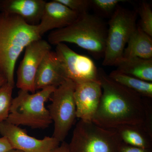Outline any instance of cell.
<instances>
[{
    "label": "cell",
    "mask_w": 152,
    "mask_h": 152,
    "mask_svg": "<svg viewBox=\"0 0 152 152\" xmlns=\"http://www.w3.org/2000/svg\"><path fill=\"white\" fill-rule=\"evenodd\" d=\"M123 143L115 130L80 120L68 145L70 152H119Z\"/></svg>",
    "instance_id": "cell-5"
},
{
    "label": "cell",
    "mask_w": 152,
    "mask_h": 152,
    "mask_svg": "<svg viewBox=\"0 0 152 152\" xmlns=\"http://www.w3.org/2000/svg\"><path fill=\"white\" fill-rule=\"evenodd\" d=\"M126 1L124 0H92L91 1V6L98 10L105 13L114 12L119 3Z\"/></svg>",
    "instance_id": "cell-22"
},
{
    "label": "cell",
    "mask_w": 152,
    "mask_h": 152,
    "mask_svg": "<svg viewBox=\"0 0 152 152\" xmlns=\"http://www.w3.org/2000/svg\"><path fill=\"white\" fill-rule=\"evenodd\" d=\"M102 95L100 81L85 82L76 85L74 96L77 118L92 121Z\"/></svg>",
    "instance_id": "cell-11"
},
{
    "label": "cell",
    "mask_w": 152,
    "mask_h": 152,
    "mask_svg": "<svg viewBox=\"0 0 152 152\" xmlns=\"http://www.w3.org/2000/svg\"><path fill=\"white\" fill-rule=\"evenodd\" d=\"M76 84L66 79L55 89L50 99L49 112L54 123L53 136L60 142H64L77 118L74 94Z\"/></svg>",
    "instance_id": "cell-7"
},
{
    "label": "cell",
    "mask_w": 152,
    "mask_h": 152,
    "mask_svg": "<svg viewBox=\"0 0 152 152\" xmlns=\"http://www.w3.org/2000/svg\"><path fill=\"white\" fill-rule=\"evenodd\" d=\"M152 148H141L132 146L123 143L120 147L119 152H152Z\"/></svg>",
    "instance_id": "cell-23"
},
{
    "label": "cell",
    "mask_w": 152,
    "mask_h": 152,
    "mask_svg": "<svg viewBox=\"0 0 152 152\" xmlns=\"http://www.w3.org/2000/svg\"><path fill=\"white\" fill-rule=\"evenodd\" d=\"M108 27L102 19L88 12L79 15L68 26L52 31L48 36L50 45L75 44L96 58H103Z\"/></svg>",
    "instance_id": "cell-3"
},
{
    "label": "cell",
    "mask_w": 152,
    "mask_h": 152,
    "mask_svg": "<svg viewBox=\"0 0 152 152\" xmlns=\"http://www.w3.org/2000/svg\"><path fill=\"white\" fill-rule=\"evenodd\" d=\"M126 46L123 58L152 59V37L139 26L132 33Z\"/></svg>",
    "instance_id": "cell-15"
},
{
    "label": "cell",
    "mask_w": 152,
    "mask_h": 152,
    "mask_svg": "<svg viewBox=\"0 0 152 152\" xmlns=\"http://www.w3.org/2000/svg\"><path fill=\"white\" fill-rule=\"evenodd\" d=\"M56 88L48 87L37 93L20 90L13 99L7 121L17 126H28L34 129H45L53 123L46 102Z\"/></svg>",
    "instance_id": "cell-4"
},
{
    "label": "cell",
    "mask_w": 152,
    "mask_h": 152,
    "mask_svg": "<svg viewBox=\"0 0 152 152\" xmlns=\"http://www.w3.org/2000/svg\"><path fill=\"white\" fill-rule=\"evenodd\" d=\"M43 0H1V12L16 15L28 24H39L45 5Z\"/></svg>",
    "instance_id": "cell-14"
},
{
    "label": "cell",
    "mask_w": 152,
    "mask_h": 152,
    "mask_svg": "<svg viewBox=\"0 0 152 152\" xmlns=\"http://www.w3.org/2000/svg\"><path fill=\"white\" fill-rule=\"evenodd\" d=\"M53 152H70L68 148V143L64 141L62 142V143Z\"/></svg>",
    "instance_id": "cell-25"
},
{
    "label": "cell",
    "mask_w": 152,
    "mask_h": 152,
    "mask_svg": "<svg viewBox=\"0 0 152 152\" xmlns=\"http://www.w3.org/2000/svg\"><path fill=\"white\" fill-rule=\"evenodd\" d=\"M126 145L143 149L152 148V135L143 128L126 126L115 130Z\"/></svg>",
    "instance_id": "cell-17"
},
{
    "label": "cell",
    "mask_w": 152,
    "mask_h": 152,
    "mask_svg": "<svg viewBox=\"0 0 152 152\" xmlns=\"http://www.w3.org/2000/svg\"><path fill=\"white\" fill-rule=\"evenodd\" d=\"M115 66L117 70L145 81H152V59L123 58Z\"/></svg>",
    "instance_id": "cell-16"
},
{
    "label": "cell",
    "mask_w": 152,
    "mask_h": 152,
    "mask_svg": "<svg viewBox=\"0 0 152 152\" xmlns=\"http://www.w3.org/2000/svg\"><path fill=\"white\" fill-rule=\"evenodd\" d=\"M102 95L92 122L101 127L116 130L126 126L143 128L152 135V107L149 98L114 81L98 69Z\"/></svg>",
    "instance_id": "cell-1"
},
{
    "label": "cell",
    "mask_w": 152,
    "mask_h": 152,
    "mask_svg": "<svg viewBox=\"0 0 152 152\" xmlns=\"http://www.w3.org/2000/svg\"><path fill=\"white\" fill-rule=\"evenodd\" d=\"M139 13L141 18L140 28L152 37V10L151 5L147 2H142Z\"/></svg>",
    "instance_id": "cell-20"
},
{
    "label": "cell",
    "mask_w": 152,
    "mask_h": 152,
    "mask_svg": "<svg viewBox=\"0 0 152 152\" xmlns=\"http://www.w3.org/2000/svg\"><path fill=\"white\" fill-rule=\"evenodd\" d=\"M66 79L56 52L50 51L44 56L37 71L36 90L48 87L56 88Z\"/></svg>",
    "instance_id": "cell-13"
},
{
    "label": "cell",
    "mask_w": 152,
    "mask_h": 152,
    "mask_svg": "<svg viewBox=\"0 0 152 152\" xmlns=\"http://www.w3.org/2000/svg\"><path fill=\"white\" fill-rule=\"evenodd\" d=\"M137 13L119 6L109 22L102 65L115 66L123 53L132 33L137 26Z\"/></svg>",
    "instance_id": "cell-6"
},
{
    "label": "cell",
    "mask_w": 152,
    "mask_h": 152,
    "mask_svg": "<svg viewBox=\"0 0 152 152\" xmlns=\"http://www.w3.org/2000/svg\"><path fill=\"white\" fill-rule=\"evenodd\" d=\"M23 58L17 71L16 86L20 90L35 93L36 74L41 62L48 52L50 44L42 39L33 41L25 48Z\"/></svg>",
    "instance_id": "cell-9"
},
{
    "label": "cell",
    "mask_w": 152,
    "mask_h": 152,
    "mask_svg": "<svg viewBox=\"0 0 152 152\" xmlns=\"http://www.w3.org/2000/svg\"><path fill=\"white\" fill-rule=\"evenodd\" d=\"M14 88L7 83L0 87V123L5 121L8 118Z\"/></svg>",
    "instance_id": "cell-19"
},
{
    "label": "cell",
    "mask_w": 152,
    "mask_h": 152,
    "mask_svg": "<svg viewBox=\"0 0 152 152\" xmlns=\"http://www.w3.org/2000/svg\"><path fill=\"white\" fill-rule=\"evenodd\" d=\"M58 1L78 15L88 12V10L91 6V1L89 0H58Z\"/></svg>",
    "instance_id": "cell-21"
},
{
    "label": "cell",
    "mask_w": 152,
    "mask_h": 152,
    "mask_svg": "<svg viewBox=\"0 0 152 152\" xmlns=\"http://www.w3.org/2000/svg\"><path fill=\"white\" fill-rule=\"evenodd\" d=\"M13 149L10 143L6 137H0V152H10Z\"/></svg>",
    "instance_id": "cell-24"
},
{
    "label": "cell",
    "mask_w": 152,
    "mask_h": 152,
    "mask_svg": "<svg viewBox=\"0 0 152 152\" xmlns=\"http://www.w3.org/2000/svg\"><path fill=\"white\" fill-rule=\"evenodd\" d=\"M0 134L8 140L14 149L23 152H53L61 143L53 137L36 138L7 121L0 123Z\"/></svg>",
    "instance_id": "cell-10"
},
{
    "label": "cell",
    "mask_w": 152,
    "mask_h": 152,
    "mask_svg": "<svg viewBox=\"0 0 152 152\" xmlns=\"http://www.w3.org/2000/svg\"><path fill=\"white\" fill-rule=\"evenodd\" d=\"M55 52L66 77L76 85L99 80L98 69L90 57L79 54L65 43L57 45Z\"/></svg>",
    "instance_id": "cell-8"
},
{
    "label": "cell",
    "mask_w": 152,
    "mask_h": 152,
    "mask_svg": "<svg viewBox=\"0 0 152 152\" xmlns=\"http://www.w3.org/2000/svg\"><path fill=\"white\" fill-rule=\"evenodd\" d=\"M78 15L58 0L46 2L40 21L37 25L39 33L42 37L49 31L68 26Z\"/></svg>",
    "instance_id": "cell-12"
},
{
    "label": "cell",
    "mask_w": 152,
    "mask_h": 152,
    "mask_svg": "<svg viewBox=\"0 0 152 152\" xmlns=\"http://www.w3.org/2000/svg\"><path fill=\"white\" fill-rule=\"evenodd\" d=\"M10 152H23L21 151H19V150H15V149H13L12 150V151H10Z\"/></svg>",
    "instance_id": "cell-27"
},
{
    "label": "cell",
    "mask_w": 152,
    "mask_h": 152,
    "mask_svg": "<svg viewBox=\"0 0 152 152\" xmlns=\"http://www.w3.org/2000/svg\"><path fill=\"white\" fill-rule=\"evenodd\" d=\"M109 76L114 81L144 98L152 99V83L145 81L117 70L112 71Z\"/></svg>",
    "instance_id": "cell-18"
},
{
    "label": "cell",
    "mask_w": 152,
    "mask_h": 152,
    "mask_svg": "<svg viewBox=\"0 0 152 152\" xmlns=\"http://www.w3.org/2000/svg\"><path fill=\"white\" fill-rule=\"evenodd\" d=\"M7 83V80L2 75H0V87Z\"/></svg>",
    "instance_id": "cell-26"
},
{
    "label": "cell",
    "mask_w": 152,
    "mask_h": 152,
    "mask_svg": "<svg viewBox=\"0 0 152 152\" xmlns=\"http://www.w3.org/2000/svg\"><path fill=\"white\" fill-rule=\"evenodd\" d=\"M42 39L37 25H31L12 14L0 13V75L15 87L17 60L33 41Z\"/></svg>",
    "instance_id": "cell-2"
}]
</instances>
